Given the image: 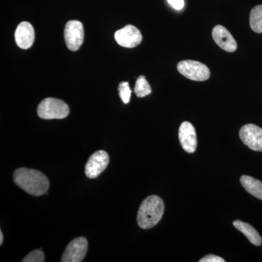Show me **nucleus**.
<instances>
[{
	"label": "nucleus",
	"mask_w": 262,
	"mask_h": 262,
	"mask_svg": "<svg viewBox=\"0 0 262 262\" xmlns=\"http://www.w3.org/2000/svg\"><path fill=\"white\" fill-rule=\"evenodd\" d=\"M68 105L58 98H48L43 100L37 107L38 116L43 120H61L68 116Z\"/></svg>",
	"instance_id": "obj_3"
},
{
	"label": "nucleus",
	"mask_w": 262,
	"mask_h": 262,
	"mask_svg": "<svg viewBox=\"0 0 262 262\" xmlns=\"http://www.w3.org/2000/svg\"><path fill=\"white\" fill-rule=\"evenodd\" d=\"M241 184L246 191L251 195L258 199L262 200V182L258 179L242 176L241 178Z\"/></svg>",
	"instance_id": "obj_14"
},
{
	"label": "nucleus",
	"mask_w": 262,
	"mask_h": 262,
	"mask_svg": "<svg viewBox=\"0 0 262 262\" xmlns=\"http://www.w3.org/2000/svg\"><path fill=\"white\" fill-rule=\"evenodd\" d=\"M212 37L217 46L224 51L233 53L237 50V42L230 32L223 26H215L212 31Z\"/></svg>",
	"instance_id": "obj_11"
},
{
	"label": "nucleus",
	"mask_w": 262,
	"mask_h": 262,
	"mask_svg": "<svg viewBox=\"0 0 262 262\" xmlns=\"http://www.w3.org/2000/svg\"><path fill=\"white\" fill-rule=\"evenodd\" d=\"M200 262H225L224 258L220 257V256H215L213 254L207 255L204 257L202 258L199 261Z\"/></svg>",
	"instance_id": "obj_19"
},
{
	"label": "nucleus",
	"mask_w": 262,
	"mask_h": 262,
	"mask_svg": "<svg viewBox=\"0 0 262 262\" xmlns=\"http://www.w3.org/2000/svg\"><path fill=\"white\" fill-rule=\"evenodd\" d=\"M35 33L32 24L24 21L19 24L15 32V39L17 46L21 49L27 50L34 44Z\"/></svg>",
	"instance_id": "obj_12"
},
{
	"label": "nucleus",
	"mask_w": 262,
	"mask_h": 262,
	"mask_svg": "<svg viewBox=\"0 0 262 262\" xmlns=\"http://www.w3.org/2000/svg\"><path fill=\"white\" fill-rule=\"evenodd\" d=\"M179 138L184 151L188 153H194L198 146L196 130L192 124L189 122H182L179 130Z\"/></svg>",
	"instance_id": "obj_10"
},
{
	"label": "nucleus",
	"mask_w": 262,
	"mask_h": 262,
	"mask_svg": "<svg viewBox=\"0 0 262 262\" xmlns=\"http://www.w3.org/2000/svg\"><path fill=\"white\" fill-rule=\"evenodd\" d=\"M115 39L117 44L122 47L133 48L140 45L142 34L134 26L127 25L115 32Z\"/></svg>",
	"instance_id": "obj_9"
},
{
	"label": "nucleus",
	"mask_w": 262,
	"mask_h": 262,
	"mask_svg": "<svg viewBox=\"0 0 262 262\" xmlns=\"http://www.w3.org/2000/svg\"><path fill=\"white\" fill-rule=\"evenodd\" d=\"M168 3L177 10H181L184 7V0H168Z\"/></svg>",
	"instance_id": "obj_20"
},
{
	"label": "nucleus",
	"mask_w": 262,
	"mask_h": 262,
	"mask_svg": "<svg viewBox=\"0 0 262 262\" xmlns=\"http://www.w3.org/2000/svg\"><path fill=\"white\" fill-rule=\"evenodd\" d=\"M84 32L83 25L79 20H70L66 24L64 39L67 48L72 51L80 49L83 43Z\"/></svg>",
	"instance_id": "obj_5"
},
{
	"label": "nucleus",
	"mask_w": 262,
	"mask_h": 262,
	"mask_svg": "<svg viewBox=\"0 0 262 262\" xmlns=\"http://www.w3.org/2000/svg\"><path fill=\"white\" fill-rule=\"evenodd\" d=\"M250 26L253 32L262 33V5H257L251 10Z\"/></svg>",
	"instance_id": "obj_15"
},
{
	"label": "nucleus",
	"mask_w": 262,
	"mask_h": 262,
	"mask_svg": "<svg viewBox=\"0 0 262 262\" xmlns=\"http://www.w3.org/2000/svg\"><path fill=\"white\" fill-rule=\"evenodd\" d=\"M13 181L19 187L33 196L47 194L50 187L48 177L34 169L20 168L15 170Z\"/></svg>",
	"instance_id": "obj_1"
},
{
	"label": "nucleus",
	"mask_w": 262,
	"mask_h": 262,
	"mask_svg": "<svg viewBox=\"0 0 262 262\" xmlns=\"http://www.w3.org/2000/svg\"><path fill=\"white\" fill-rule=\"evenodd\" d=\"M119 94H120V98H121L122 102L127 104L130 102L131 94L132 91L129 86V83L127 82H122L119 84L118 87Z\"/></svg>",
	"instance_id": "obj_17"
},
{
	"label": "nucleus",
	"mask_w": 262,
	"mask_h": 262,
	"mask_svg": "<svg viewBox=\"0 0 262 262\" xmlns=\"http://www.w3.org/2000/svg\"><path fill=\"white\" fill-rule=\"evenodd\" d=\"M23 262H43L45 261V254L41 250H34L29 253L22 260Z\"/></svg>",
	"instance_id": "obj_18"
},
{
	"label": "nucleus",
	"mask_w": 262,
	"mask_h": 262,
	"mask_svg": "<svg viewBox=\"0 0 262 262\" xmlns=\"http://www.w3.org/2000/svg\"><path fill=\"white\" fill-rule=\"evenodd\" d=\"M3 239H4V237H3V232H2V231H0V245H3Z\"/></svg>",
	"instance_id": "obj_21"
},
{
	"label": "nucleus",
	"mask_w": 262,
	"mask_h": 262,
	"mask_svg": "<svg viewBox=\"0 0 262 262\" xmlns=\"http://www.w3.org/2000/svg\"><path fill=\"white\" fill-rule=\"evenodd\" d=\"M89 243L84 237H79L71 241L62 255L61 262H81L87 253Z\"/></svg>",
	"instance_id": "obj_6"
},
{
	"label": "nucleus",
	"mask_w": 262,
	"mask_h": 262,
	"mask_svg": "<svg viewBox=\"0 0 262 262\" xmlns=\"http://www.w3.org/2000/svg\"><path fill=\"white\" fill-rule=\"evenodd\" d=\"M239 135L242 142L248 148L253 151H262L261 127L253 124H247L241 127Z\"/></svg>",
	"instance_id": "obj_8"
},
{
	"label": "nucleus",
	"mask_w": 262,
	"mask_h": 262,
	"mask_svg": "<svg viewBox=\"0 0 262 262\" xmlns=\"http://www.w3.org/2000/svg\"><path fill=\"white\" fill-rule=\"evenodd\" d=\"M234 227L237 230L242 232L251 244L256 246H260L262 244V239L260 234L252 226L242 221L236 220L233 222Z\"/></svg>",
	"instance_id": "obj_13"
},
{
	"label": "nucleus",
	"mask_w": 262,
	"mask_h": 262,
	"mask_svg": "<svg viewBox=\"0 0 262 262\" xmlns=\"http://www.w3.org/2000/svg\"><path fill=\"white\" fill-rule=\"evenodd\" d=\"M134 92L136 96L139 98L145 97L151 93V86L146 80L144 76L141 75L138 77L136 80L135 88H134Z\"/></svg>",
	"instance_id": "obj_16"
},
{
	"label": "nucleus",
	"mask_w": 262,
	"mask_h": 262,
	"mask_svg": "<svg viewBox=\"0 0 262 262\" xmlns=\"http://www.w3.org/2000/svg\"><path fill=\"white\" fill-rule=\"evenodd\" d=\"M165 211L164 202L160 196H147L139 207L137 222L141 229L152 228L159 223Z\"/></svg>",
	"instance_id": "obj_2"
},
{
	"label": "nucleus",
	"mask_w": 262,
	"mask_h": 262,
	"mask_svg": "<svg viewBox=\"0 0 262 262\" xmlns=\"http://www.w3.org/2000/svg\"><path fill=\"white\" fill-rule=\"evenodd\" d=\"M179 73L191 80L206 81L209 79L211 72L207 66L201 62L185 60L179 62L177 65Z\"/></svg>",
	"instance_id": "obj_4"
},
{
	"label": "nucleus",
	"mask_w": 262,
	"mask_h": 262,
	"mask_svg": "<svg viewBox=\"0 0 262 262\" xmlns=\"http://www.w3.org/2000/svg\"><path fill=\"white\" fill-rule=\"evenodd\" d=\"M110 163V156L106 151L99 150L90 157L84 168V173L88 178L96 179L103 170L107 168Z\"/></svg>",
	"instance_id": "obj_7"
}]
</instances>
